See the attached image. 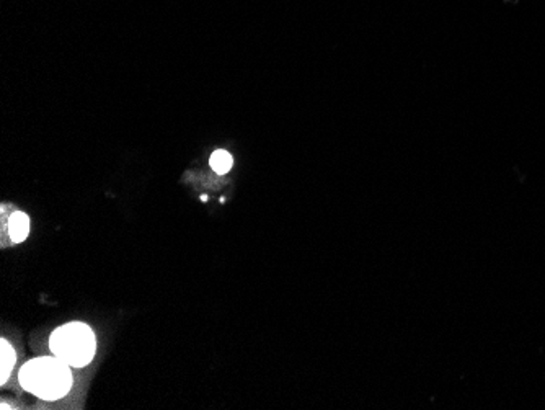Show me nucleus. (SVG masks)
<instances>
[{
	"label": "nucleus",
	"mask_w": 545,
	"mask_h": 410,
	"mask_svg": "<svg viewBox=\"0 0 545 410\" xmlns=\"http://www.w3.org/2000/svg\"><path fill=\"white\" fill-rule=\"evenodd\" d=\"M0 358H2V361H0V368H2V371H0V382L5 385L16 361L15 350H13V347L7 342V340H2V342H0Z\"/></svg>",
	"instance_id": "4"
},
{
	"label": "nucleus",
	"mask_w": 545,
	"mask_h": 410,
	"mask_svg": "<svg viewBox=\"0 0 545 410\" xmlns=\"http://www.w3.org/2000/svg\"><path fill=\"white\" fill-rule=\"evenodd\" d=\"M8 237L12 244L23 242L30 234V219L23 211H13L7 221Z\"/></svg>",
	"instance_id": "3"
},
{
	"label": "nucleus",
	"mask_w": 545,
	"mask_h": 410,
	"mask_svg": "<svg viewBox=\"0 0 545 410\" xmlns=\"http://www.w3.org/2000/svg\"><path fill=\"white\" fill-rule=\"evenodd\" d=\"M209 164H211L212 170H214L216 173H219V175H224V173H227L230 169H232L234 165V159L232 155L229 154L227 151H216L214 154L211 155V160H209Z\"/></svg>",
	"instance_id": "5"
},
{
	"label": "nucleus",
	"mask_w": 545,
	"mask_h": 410,
	"mask_svg": "<svg viewBox=\"0 0 545 410\" xmlns=\"http://www.w3.org/2000/svg\"><path fill=\"white\" fill-rule=\"evenodd\" d=\"M49 348L52 355L72 368H85L97 352V338L93 330L84 322H71L58 327L51 334Z\"/></svg>",
	"instance_id": "2"
},
{
	"label": "nucleus",
	"mask_w": 545,
	"mask_h": 410,
	"mask_svg": "<svg viewBox=\"0 0 545 410\" xmlns=\"http://www.w3.org/2000/svg\"><path fill=\"white\" fill-rule=\"evenodd\" d=\"M19 381L25 391L43 400H59L72 389V366L56 355L39 356L21 366Z\"/></svg>",
	"instance_id": "1"
}]
</instances>
